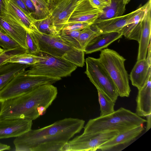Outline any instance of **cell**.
I'll return each instance as SVG.
<instances>
[{
    "label": "cell",
    "instance_id": "83f0119b",
    "mask_svg": "<svg viewBox=\"0 0 151 151\" xmlns=\"http://www.w3.org/2000/svg\"><path fill=\"white\" fill-rule=\"evenodd\" d=\"M35 9L32 17L36 19H44L49 14V6L46 0H31Z\"/></svg>",
    "mask_w": 151,
    "mask_h": 151
},
{
    "label": "cell",
    "instance_id": "ab89813d",
    "mask_svg": "<svg viewBox=\"0 0 151 151\" xmlns=\"http://www.w3.org/2000/svg\"><path fill=\"white\" fill-rule=\"evenodd\" d=\"M107 6L110 5L111 0H103Z\"/></svg>",
    "mask_w": 151,
    "mask_h": 151
},
{
    "label": "cell",
    "instance_id": "7bdbcfd3",
    "mask_svg": "<svg viewBox=\"0 0 151 151\" xmlns=\"http://www.w3.org/2000/svg\"><path fill=\"white\" fill-rule=\"evenodd\" d=\"M46 0L47 1V2L48 3V2H49L50 1H53L55 0Z\"/></svg>",
    "mask_w": 151,
    "mask_h": 151
},
{
    "label": "cell",
    "instance_id": "1f68e13d",
    "mask_svg": "<svg viewBox=\"0 0 151 151\" xmlns=\"http://www.w3.org/2000/svg\"><path fill=\"white\" fill-rule=\"evenodd\" d=\"M91 25L87 22H78L70 24H65L62 29L67 30H82Z\"/></svg>",
    "mask_w": 151,
    "mask_h": 151
},
{
    "label": "cell",
    "instance_id": "8992f818",
    "mask_svg": "<svg viewBox=\"0 0 151 151\" xmlns=\"http://www.w3.org/2000/svg\"><path fill=\"white\" fill-rule=\"evenodd\" d=\"M38 61L25 70L28 75L61 78L70 76L77 68L74 64L65 59L40 52Z\"/></svg>",
    "mask_w": 151,
    "mask_h": 151
},
{
    "label": "cell",
    "instance_id": "9a60e30c",
    "mask_svg": "<svg viewBox=\"0 0 151 151\" xmlns=\"http://www.w3.org/2000/svg\"><path fill=\"white\" fill-rule=\"evenodd\" d=\"M151 1L147 7L145 16L141 22V32L139 42L137 60L146 59L150 42L151 32Z\"/></svg>",
    "mask_w": 151,
    "mask_h": 151
},
{
    "label": "cell",
    "instance_id": "e575fe53",
    "mask_svg": "<svg viewBox=\"0 0 151 151\" xmlns=\"http://www.w3.org/2000/svg\"><path fill=\"white\" fill-rule=\"evenodd\" d=\"M22 0L29 11L32 17L35 12V9L32 2L31 0Z\"/></svg>",
    "mask_w": 151,
    "mask_h": 151
},
{
    "label": "cell",
    "instance_id": "7c38bea8",
    "mask_svg": "<svg viewBox=\"0 0 151 151\" xmlns=\"http://www.w3.org/2000/svg\"><path fill=\"white\" fill-rule=\"evenodd\" d=\"M32 121L0 118V139L17 137L32 129Z\"/></svg>",
    "mask_w": 151,
    "mask_h": 151
},
{
    "label": "cell",
    "instance_id": "4fadbf2b",
    "mask_svg": "<svg viewBox=\"0 0 151 151\" xmlns=\"http://www.w3.org/2000/svg\"><path fill=\"white\" fill-rule=\"evenodd\" d=\"M142 8V6H140L135 10L119 17L103 20L97 19L91 26L99 34L119 32Z\"/></svg>",
    "mask_w": 151,
    "mask_h": 151
},
{
    "label": "cell",
    "instance_id": "8d00e7d4",
    "mask_svg": "<svg viewBox=\"0 0 151 151\" xmlns=\"http://www.w3.org/2000/svg\"><path fill=\"white\" fill-rule=\"evenodd\" d=\"M150 52H151V48H150V42L149 45L148 47L147 56L146 59L147 61L149 64L151 65V57H150Z\"/></svg>",
    "mask_w": 151,
    "mask_h": 151
},
{
    "label": "cell",
    "instance_id": "484cf974",
    "mask_svg": "<svg viewBox=\"0 0 151 151\" xmlns=\"http://www.w3.org/2000/svg\"><path fill=\"white\" fill-rule=\"evenodd\" d=\"M39 58V56L37 55L25 52L14 56L5 61L27 65L29 67L37 63Z\"/></svg>",
    "mask_w": 151,
    "mask_h": 151
},
{
    "label": "cell",
    "instance_id": "7a4b0ae2",
    "mask_svg": "<svg viewBox=\"0 0 151 151\" xmlns=\"http://www.w3.org/2000/svg\"><path fill=\"white\" fill-rule=\"evenodd\" d=\"M56 87L47 84L0 101V118L33 121L43 115L56 99Z\"/></svg>",
    "mask_w": 151,
    "mask_h": 151
},
{
    "label": "cell",
    "instance_id": "ee69618b",
    "mask_svg": "<svg viewBox=\"0 0 151 151\" xmlns=\"http://www.w3.org/2000/svg\"><path fill=\"white\" fill-rule=\"evenodd\" d=\"M0 31L4 33V32L3 31V30H2V29H1L0 26Z\"/></svg>",
    "mask_w": 151,
    "mask_h": 151
},
{
    "label": "cell",
    "instance_id": "f1b7e54d",
    "mask_svg": "<svg viewBox=\"0 0 151 151\" xmlns=\"http://www.w3.org/2000/svg\"><path fill=\"white\" fill-rule=\"evenodd\" d=\"M21 46L8 35L0 31V47L4 50Z\"/></svg>",
    "mask_w": 151,
    "mask_h": 151
},
{
    "label": "cell",
    "instance_id": "277c9868",
    "mask_svg": "<svg viewBox=\"0 0 151 151\" xmlns=\"http://www.w3.org/2000/svg\"><path fill=\"white\" fill-rule=\"evenodd\" d=\"M31 33L38 45L40 52L67 60L77 67L85 64V52L71 47L60 38L58 35L52 36L40 33L35 26Z\"/></svg>",
    "mask_w": 151,
    "mask_h": 151
},
{
    "label": "cell",
    "instance_id": "ffe728a7",
    "mask_svg": "<svg viewBox=\"0 0 151 151\" xmlns=\"http://www.w3.org/2000/svg\"><path fill=\"white\" fill-rule=\"evenodd\" d=\"M29 67L27 65L6 61L0 64V91L16 75Z\"/></svg>",
    "mask_w": 151,
    "mask_h": 151
},
{
    "label": "cell",
    "instance_id": "5b68a950",
    "mask_svg": "<svg viewBox=\"0 0 151 151\" xmlns=\"http://www.w3.org/2000/svg\"><path fill=\"white\" fill-rule=\"evenodd\" d=\"M98 59L113 81L119 96L129 97L131 90L124 66L126 59L115 51L109 48L101 50Z\"/></svg>",
    "mask_w": 151,
    "mask_h": 151
},
{
    "label": "cell",
    "instance_id": "d4e9b609",
    "mask_svg": "<svg viewBox=\"0 0 151 151\" xmlns=\"http://www.w3.org/2000/svg\"><path fill=\"white\" fill-rule=\"evenodd\" d=\"M81 30L69 31L62 29L58 33V36L71 47L82 50L78 41V37Z\"/></svg>",
    "mask_w": 151,
    "mask_h": 151
},
{
    "label": "cell",
    "instance_id": "4316f807",
    "mask_svg": "<svg viewBox=\"0 0 151 151\" xmlns=\"http://www.w3.org/2000/svg\"><path fill=\"white\" fill-rule=\"evenodd\" d=\"M99 35L91 25L82 30L78 37V41L82 50L84 51L88 44Z\"/></svg>",
    "mask_w": 151,
    "mask_h": 151
},
{
    "label": "cell",
    "instance_id": "7402d4cb",
    "mask_svg": "<svg viewBox=\"0 0 151 151\" xmlns=\"http://www.w3.org/2000/svg\"><path fill=\"white\" fill-rule=\"evenodd\" d=\"M126 5L123 0H111L110 5L102 9L97 19H106L122 16Z\"/></svg>",
    "mask_w": 151,
    "mask_h": 151
},
{
    "label": "cell",
    "instance_id": "603a6c76",
    "mask_svg": "<svg viewBox=\"0 0 151 151\" xmlns=\"http://www.w3.org/2000/svg\"><path fill=\"white\" fill-rule=\"evenodd\" d=\"M34 24L37 30L41 34L52 36L58 35L49 15L42 19H35Z\"/></svg>",
    "mask_w": 151,
    "mask_h": 151
},
{
    "label": "cell",
    "instance_id": "74e56055",
    "mask_svg": "<svg viewBox=\"0 0 151 151\" xmlns=\"http://www.w3.org/2000/svg\"><path fill=\"white\" fill-rule=\"evenodd\" d=\"M10 149L9 146L0 143V151L9 150Z\"/></svg>",
    "mask_w": 151,
    "mask_h": 151
},
{
    "label": "cell",
    "instance_id": "44dd1931",
    "mask_svg": "<svg viewBox=\"0 0 151 151\" xmlns=\"http://www.w3.org/2000/svg\"><path fill=\"white\" fill-rule=\"evenodd\" d=\"M0 26L4 33L8 35L26 50L27 31L23 27L5 21L0 16Z\"/></svg>",
    "mask_w": 151,
    "mask_h": 151
},
{
    "label": "cell",
    "instance_id": "5bb4252c",
    "mask_svg": "<svg viewBox=\"0 0 151 151\" xmlns=\"http://www.w3.org/2000/svg\"><path fill=\"white\" fill-rule=\"evenodd\" d=\"M102 10L93 7L88 0H83L78 4L65 24L78 22H87L92 24Z\"/></svg>",
    "mask_w": 151,
    "mask_h": 151
},
{
    "label": "cell",
    "instance_id": "3957f363",
    "mask_svg": "<svg viewBox=\"0 0 151 151\" xmlns=\"http://www.w3.org/2000/svg\"><path fill=\"white\" fill-rule=\"evenodd\" d=\"M146 120L123 107L105 116L91 119L84 127L83 133H92L110 130L121 132L143 124Z\"/></svg>",
    "mask_w": 151,
    "mask_h": 151
},
{
    "label": "cell",
    "instance_id": "d6986e66",
    "mask_svg": "<svg viewBox=\"0 0 151 151\" xmlns=\"http://www.w3.org/2000/svg\"><path fill=\"white\" fill-rule=\"evenodd\" d=\"M122 36L120 31L99 34L88 44L84 50L85 53L88 54L101 51L106 48L115 41L121 38Z\"/></svg>",
    "mask_w": 151,
    "mask_h": 151
},
{
    "label": "cell",
    "instance_id": "d590c367",
    "mask_svg": "<svg viewBox=\"0 0 151 151\" xmlns=\"http://www.w3.org/2000/svg\"><path fill=\"white\" fill-rule=\"evenodd\" d=\"M146 118V132L149 130L151 127V114L147 115L145 117Z\"/></svg>",
    "mask_w": 151,
    "mask_h": 151
},
{
    "label": "cell",
    "instance_id": "f6af8a7d",
    "mask_svg": "<svg viewBox=\"0 0 151 151\" xmlns=\"http://www.w3.org/2000/svg\"><path fill=\"white\" fill-rule=\"evenodd\" d=\"M78 3H80V2L83 1V0H77Z\"/></svg>",
    "mask_w": 151,
    "mask_h": 151
},
{
    "label": "cell",
    "instance_id": "2e32d148",
    "mask_svg": "<svg viewBox=\"0 0 151 151\" xmlns=\"http://www.w3.org/2000/svg\"><path fill=\"white\" fill-rule=\"evenodd\" d=\"M144 129L143 124H142L119 133L111 139L100 146L98 150H108L118 145L129 142L136 139Z\"/></svg>",
    "mask_w": 151,
    "mask_h": 151
},
{
    "label": "cell",
    "instance_id": "52a82bcc",
    "mask_svg": "<svg viewBox=\"0 0 151 151\" xmlns=\"http://www.w3.org/2000/svg\"><path fill=\"white\" fill-rule=\"evenodd\" d=\"M25 70L16 75L0 91V101L15 97L41 85L52 84L61 79L29 75L26 73Z\"/></svg>",
    "mask_w": 151,
    "mask_h": 151
},
{
    "label": "cell",
    "instance_id": "4dcf8cb0",
    "mask_svg": "<svg viewBox=\"0 0 151 151\" xmlns=\"http://www.w3.org/2000/svg\"><path fill=\"white\" fill-rule=\"evenodd\" d=\"M25 52H26V49L22 46L12 49L4 50L0 54V64L14 56Z\"/></svg>",
    "mask_w": 151,
    "mask_h": 151
},
{
    "label": "cell",
    "instance_id": "d6a6232c",
    "mask_svg": "<svg viewBox=\"0 0 151 151\" xmlns=\"http://www.w3.org/2000/svg\"><path fill=\"white\" fill-rule=\"evenodd\" d=\"M91 5L97 9H101L107 6L103 0H88Z\"/></svg>",
    "mask_w": 151,
    "mask_h": 151
},
{
    "label": "cell",
    "instance_id": "ba28073f",
    "mask_svg": "<svg viewBox=\"0 0 151 151\" xmlns=\"http://www.w3.org/2000/svg\"><path fill=\"white\" fill-rule=\"evenodd\" d=\"M85 73L90 81L106 94L115 103L119 96L116 88L112 79L98 58L88 57L85 61Z\"/></svg>",
    "mask_w": 151,
    "mask_h": 151
},
{
    "label": "cell",
    "instance_id": "9c48e42d",
    "mask_svg": "<svg viewBox=\"0 0 151 151\" xmlns=\"http://www.w3.org/2000/svg\"><path fill=\"white\" fill-rule=\"evenodd\" d=\"M119 132L107 131L92 133H84L77 136L66 143L64 151H95L104 143L111 139Z\"/></svg>",
    "mask_w": 151,
    "mask_h": 151
},
{
    "label": "cell",
    "instance_id": "ac0fdd59",
    "mask_svg": "<svg viewBox=\"0 0 151 151\" xmlns=\"http://www.w3.org/2000/svg\"><path fill=\"white\" fill-rule=\"evenodd\" d=\"M138 90L135 113L140 117H145L151 114V76L144 86Z\"/></svg>",
    "mask_w": 151,
    "mask_h": 151
},
{
    "label": "cell",
    "instance_id": "60d3db41",
    "mask_svg": "<svg viewBox=\"0 0 151 151\" xmlns=\"http://www.w3.org/2000/svg\"><path fill=\"white\" fill-rule=\"evenodd\" d=\"M123 1L126 4L130 1V0H123Z\"/></svg>",
    "mask_w": 151,
    "mask_h": 151
},
{
    "label": "cell",
    "instance_id": "8fae6325",
    "mask_svg": "<svg viewBox=\"0 0 151 151\" xmlns=\"http://www.w3.org/2000/svg\"><path fill=\"white\" fill-rule=\"evenodd\" d=\"M1 18L5 21L20 25L30 33L34 25L35 19L27 16L12 0H3Z\"/></svg>",
    "mask_w": 151,
    "mask_h": 151
},
{
    "label": "cell",
    "instance_id": "cb8c5ba5",
    "mask_svg": "<svg viewBox=\"0 0 151 151\" xmlns=\"http://www.w3.org/2000/svg\"><path fill=\"white\" fill-rule=\"evenodd\" d=\"M96 89L100 106L101 112L100 116H105L114 112L115 103L102 91L98 88Z\"/></svg>",
    "mask_w": 151,
    "mask_h": 151
},
{
    "label": "cell",
    "instance_id": "b9f144b4",
    "mask_svg": "<svg viewBox=\"0 0 151 151\" xmlns=\"http://www.w3.org/2000/svg\"><path fill=\"white\" fill-rule=\"evenodd\" d=\"M4 50L0 47V54L3 52Z\"/></svg>",
    "mask_w": 151,
    "mask_h": 151
},
{
    "label": "cell",
    "instance_id": "f35d334b",
    "mask_svg": "<svg viewBox=\"0 0 151 151\" xmlns=\"http://www.w3.org/2000/svg\"><path fill=\"white\" fill-rule=\"evenodd\" d=\"M3 0H0V16L1 14V11L3 6Z\"/></svg>",
    "mask_w": 151,
    "mask_h": 151
},
{
    "label": "cell",
    "instance_id": "30bf717a",
    "mask_svg": "<svg viewBox=\"0 0 151 151\" xmlns=\"http://www.w3.org/2000/svg\"><path fill=\"white\" fill-rule=\"evenodd\" d=\"M48 3L49 15L58 33L66 24L78 3L77 0H55Z\"/></svg>",
    "mask_w": 151,
    "mask_h": 151
},
{
    "label": "cell",
    "instance_id": "836d02e7",
    "mask_svg": "<svg viewBox=\"0 0 151 151\" xmlns=\"http://www.w3.org/2000/svg\"><path fill=\"white\" fill-rule=\"evenodd\" d=\"M12 1L20 8L27 16L33 18L29 11L22 0H12Z\"/></svg>",
    "mask_w": 151,
    "mask_h": 151
},
{
    "label": "cell",
    "instance_id": "6da1fadb",
    "mask_svg": "<svg viewBox=\"0 0 151 151\" xmlns=\"http://www.w3.org/2000/svg\"><path fill=\"white\" fill-rule=\"evenodd\" d=\"M85 121L65 118L42 128L32 129L16 137V151H63L65 144L84 128Z\"/></svg>",
    "mask_w": 151,
    "mask_h": 151
},
{
    "label": "cell",
    "instance_id": "f546056e",
    "mask_svg": "<svg viewBox=\"0 0 151 151\" xmlns=\"http://www.w3.org/2000/svg\"><path fill=\"white\" fill-rule=\"evenodd\" d=\"M26 53L36 55L40 52L37 42L31 32H27Z\"/></svg>",
    "mask_w": 151,
    "mask_h": 151
},
{
    "label": "cell",
    "instance_id": "e0dca14e",
    "mask_svg": "<svg viewBox=\"0 0 151 151\" xmlns=\"http://www.w3.org/2000/svg\"><path fill=\"white\" fill-rule=\"evenodd\" d=\"M151 68L146 59L137 60L129 75L132 85L138 90L142 88L151 76Z\"/></svg>",
    "mask_w": 151,
    "mask_h": 151
}]
</instances>
